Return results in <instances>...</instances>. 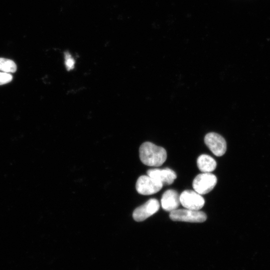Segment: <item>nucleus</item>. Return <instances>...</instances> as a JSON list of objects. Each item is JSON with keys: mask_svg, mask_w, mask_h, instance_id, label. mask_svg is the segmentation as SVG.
Returning a JSON list of instances; mask_svg holds the SVG:
<instances>
[{"mask_svg": "<svg viewBox=\"0 0 270 270\" xmlns=\"http://www.w3.org/2000/svg\"><path fill=\"white\" fill-rule=\"evenodd\" d=\"M140 158L145 165L151 167H160L166 161L167 157L166 150L154 144L146 142L139 149Z\"/></svg>", "mask_w": 270, "mask_h": 270, "instance_id": "obj_1", "label": "nucleus"}, {"mask_svg": "<svg viewBox=\"0 0 270 270\" xmlns=\"http://www.w3.org/2000/svg\"><path fill=\"white\" fill-rule=\"evenodd\" d=\"M170 218L174 221L203 223L207 220V217L203 212L186 209L171 212Z\"/></svg>", "mask_w": 270, "mask_h": 270, "instance_id": "obj_2", "label": "nucleus"}, {"mask_svg": "<svg viewBox=\"0 0 270 270\" xmlns=\"http://www.w3.org/2000/svg\"><path fill=\"white\" fill-rule=\"evenodd\" d=\"M217 178L210 173H203L197 176L193 182V188L200 195H205L210 192L215 187Z\"/></svg>", "mask_w": 270, "mask_h": 270, "instance_id": "obj_3", "label": "nucleus"}, {"mask_svg": "<svg viewBox=\"0 0 270 270\" xmlns=\"http://www.w3.org/2000/svg\"><path fill=\"white\" fill-rule=\"evenodd\" d=\"M163 184L149 176H141L137 180L136 188L137 192L143 195H151L159 192Z\"/></svg>", "mask_w": 270, "mask_h": 270, "instance_id": "obj_4", "label": "nucleus"}, {"mask_svg": "<svg viewBox=\"0 0 270 270\" xmlns=\"http://www.w3.org/2000/svg\"><path fill=\"white\" fill-rule=\"evenodd\" d=\"M181 204L186 209L199 211L205 205V200L201 195L195 191L186 190L180 196Z\"/></svg>", "mask_w": 270, "mask_h": 270, "instance_id": "obj_5", "label": "nucleus"}, {"mask_svg": "<svg viewBox=\"0 0 270 270\" xmlns=\"http://www.w3.org/2000/svg\"><path fill=\"white\" fill-rule=\"evenodd\" d=\"M204 141L206 145L215 156H222L226 153V142L219 134L209 133L206 135Z\"/></svg>", "mask_w": 270, "mask_h": 270, "instance_id": "obj_6", "label": "nucleus"}, {"mask_svg": "<svg viewBox=\"0 0 270 270\" xmlns=\"http://www.w3.org/2000/svg\"><path fill=\"white\" fill-rule=\"evenodd\" d=\"M160 206L159 202L157 199H151L134 211L133 219L137 222L143 221L157 213Z\"/></svg>", "mask_w": 270, "mask_h": 270, "instance_id": "obj_7", "label": "nucleus"}, {"mask_svg": "<svg viewBox=\"0 0 270 270\" xmlns=\"http://www.w3.org/2000/svg\"><path fill=\"white\" fill-rule=\"evenodd\" d=\"M147 175L161 182L163 185L173 184L177 178L176 173L169 168L150 169L147 171Z\"/></svg>", "mask_w": 270, "mask_h": 270, "instance_id": "obj_8", "label": "nucleus"}, {"mask_svg": "<svg viewBox=\"0 0 270 270\" xmlns=\"http://www.w3.org/2000/svg\"><path fill=\"white\" fill-rule=\"evenodd\" d=\"M180 204V196L177 191L168 190L163 194L161 205L166 211L171 212L177 210Z\"/></svg>", "mask_w": 270, "mask_h": 270, "instance_id": "obj_9", "label": "nucleus"}, {"mask_svg": "<svg viewBox=\"0 0 270 270\" xmlns=\"http://www.w3.org/2000/svg\"><path fill=\"white\" fill-rule=\"evenodd\" d=\"M197 163L199 169L203 173H211L214 171L217 167L216 161L207 155L200 156Z\"/></svg>", "mask_w": 270, "mask_h": 270, "instance_id": "obj_10", "label": "nucleus"}, {"mask_svg": "<svg viewBox=\"0 0 270 270\" xmlns=\"http://www.w3.org/2000/svg\"><path fill=\"white\" fill-rule=\"evenodd\" d=\"M0 71L5 73H15L17 71L15 63L10 59L0 58Z\"/></svg>", "mask_w": 270, "mask_h": 270, "instance_id": "obj_11", "label": "nucleus"}, {"mask_svg": "<svg viewBox=\"0 0 270 270\" xmlns=\"http://www.w3.org/2000/svg\"><path fill=\"white\" fill-rule=\"evenodd\" d=\"M13 76L9 73L0 72V85H4L12 81Z\"/></svg>", "mask_w": 270, "mask_h": 270, "instance_id": "obj_12", "label": "nucleus"}, {"mask_svg": "<svg viewBox=\"0 0 270 270\" xmlns=\"http://www.w3.org/2000/svg\"><path fill=\"white\" fill-rule=\"evenodd\" d=\"M65 65L68 71L73 69L74 67L75 61L69 53H65Z\"/></svg>", "mask_w": 270, "mask_h": 270, "instance_id": "obj_13", "label": "nucleus"}]
</instances>
